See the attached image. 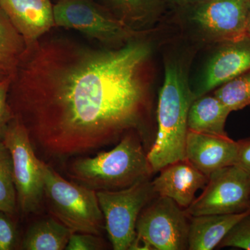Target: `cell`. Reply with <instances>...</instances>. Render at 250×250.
Wrapping results in <instances>:
<instances>
[{"instance_id": "1", "label": "cell", "mask_w": 250, "mask_h": 250, "mask_svg": "<svg viewBox=\"0 0 250 250\" xmlns=\"http://www.w3.org/2000/svg\"><path fill=\"white\" fill-rule=\"evenodd\" d=\"M146 36L118 48L43 36L11 76L8 104L34 149L54 158L146 141L152 108L153 45Z\"/></svg>"}, {"instance_id": "2", "label": "cell", "mask_w": 250, "mask_h": 250, "mask_svg": "<svg viewBox=\"0 0 250 250\" xmlns=\"http://www.w3.org/2000/svg\"><path fill=\"white\" fill-rule=\"evenodd\" d=\"M194 100L183 65L178 61H167L156 111L157 134L147 152L153 172H159L175 161L187 159L188 116Z\"/></svg>"}, {"instance_id": "3", "label": "cell", "mask_w": 250, "mask_h": 250, "mask_svg": "<svg viewBox=\"0 0 250 250\" xmlns=\"http://www.w3.org/2000/svg\"><path fill=\"white\" fill-rule=\"evenodd\" d=\"M144 143L139 133L130 131L111 150L72 160L67 173L73 182L95 191L122 190L150 179L154 172Z\"/></svg>"}, {"instance_id": "4", "label": "cell", "mask_w": 250, "mask_h": 250, "mask_svg": "<svg viewBox=\"0 0 250 250\" xmlns=\"http://www.w3.org/2000/svg\"><path fill=\"white\" fill-rule=\"evenodd\" d=\"M43 179L44 197L54 218L73 232L103 233L105 222L97 191L69 182L45 163Z\"/></svg>"}, {"instance_id": "5", "label": "cell", "mask_w": 250, "mask_h": 250, "mask_svg": "<svg viewBox=\"0 0 250 250\" xmlns=\"http://www.w3.org/2000/svg\"><path fill=\"white\" fill-rule=\"evenodd\" d=\"M54 16L55 27L80 31L110 48L122 47L147 34L126 25L95 0H57Z\"/></svg>"}, {"instance_id": "6", "label": "cell", "mask_w": 250, "mask_h": 250, "mask_svg": "<svg viewBox=\"0 0 250 250\" xmlns=\"http://www.w3.org/2000/svg\"><path fill=\"white\" fill-rule=\"evenodd\" d=\"M112 247L129 250L136 238V223L144 207L157 196L150 179L118 190L97 191Z\"/></svg>"}, {"instance_id": "7", "label": "cell", "mask_w": 250, "mask_h": 250, "mask_svg": "<svg viewBox=\"0 0 250 250\" xmlns=\"http://www.w3.org/2000/svg\"><path fill=\"white\" fill-rule=\"evenodd\" d=\"M3 142L11 152L18 205L24 215L35 213L44 197L43 161L36 156L29 134L16 118Z\"/></svg>"}, {"instance_id": "8", "label": "cell", "mask_w": 250, "mask_h": 250, "mask_svg": "<svg viewBox=\"0 0 250 250\" xmlns=\"http://www.w3.org/2000/svg\"><path fill=\"white\" fill-rule=\"evenodd\" d=\"M203 190L185 209L189 216L236 214L250 210V174L238 166L210 174Z\"/></svg>"}, {"instance_id": "9", "label": "cell", "mask_w": 250, "mask_h": 250, "mask_svg": "<svg viewBox=\"0 0 250 250\" xmlns=\"http://www.w3.org/2000/svg\"><path fill=\"white\" fill-rule=\"evenodd\" d=\"M250 0H211L181 9L206 42L221 44L246 37Z\"/></svg>"}, {"instance_id": "10", "label": "cell", "mask_w": 250, "mask_h": 250, "mask_svg": "<svg viewBox=\"0 0 250 250\" xmlns=\"http://www.w3.org/2000/svg\"><path fill=\"white\" fill-rule=\"evenodd\" d=\"M189 215L168 197L156 196L141 211L136 233L153 250H188Z\"/></svg>"}, {"instance_id": "11", "label": "cell", "mask_w": 250, "mask_h": 250, "mask_svg": "<svg viewBox=\"0 0 250 250\" xmlns=\"http://www.w3.org/2000/svg\"><path fill=\"white\" fill-rule=\"evenodd\" d=\"M207 62L197 88L195 99L205 95L250 70V38L219 44Z\"/></svg>"}, {"instance_id": "12", "label": "cell", "mask_w": 250, "mask_h": 250, "mask_svg": "<svg viewBox=\"0 0 250 250\" xmlns=\"http://www.w3.org/2000/svg\"><path fill=\"white\" fill-rule=\"evenodd\" d=\"M0 8L22 36L26 48L55 27L52 0H0Z\"/></svg>"}, {"instance_id": "13", "label": "cell", "mask_w": 250, "mask_h": 250, "mask_svg": "<svg viewBox=\"0 0 250 250\" xmlns=\"http://www.w3.org/2000/svg\"><path fill=\"white\" fill-rule=\"evenodd\" d=\"M152 181L157 196L168 197L187 209L195 200L197 190L204 189L208 177L187 159L172 163L161 169Z\"/></svg>"}, {"instance_id": "14", "label": "cell", "mask_w": 250, "mask_h": 250, "mask_svg": "<svg viewBox=\"0 0 250 250\" xmlns=\"http://www.w3.org/2000/svg\"><path fill=\"white\" fill-rule=\"evenodd\" d=\"M237 141L228 136H215L188 130L186 159L207 177L215 171L235 165Z\"/></svg>"}, {"instance_id": "15", "label": "cell", "mask_w": 250, "mask_h": 250, "mask_svg": "<svg viewBox=\"0 0 250 250\" xmlns=\"http://www.w3.org/2000/svg\"><path fill=\"white\" fill-rule=\"evenodd\" d=\"M250 211L190 216L188 250H212L217 248L231 229Z\"/></svg>"}, {"instance_id": "16", "label": "cell", "mask_w": 250, "mask_h": 250, "mask_svg": "<svg viewBox=\"0 0 250 250\" xmlns=\"http://www.w3.org/2000/svg\"><path fill=\"white\" fill-rule=\"evenodd\" d=\"M231 111L215 95L195 99L188 116V130L215 136H227L225 124Z\"/></svg>"}, {"instance_id": "17", "label": "cell", "mask_w": 250, "mask_h": 250, "mask_svg": "<svg viewBox=\"0 0 250 250\" xmlns=\"http://www.w3.org/2000/svg\"><path fill=\"white\" fill-rule=\"evenodd\" d=\"M118 19L140 31H147L164 12V0H98Z\"/></svg>"}, {"instance_id": "18", "label": "cell", "mask_w": 250, "mask_h": 250, "mask_svg": "<svg viewBox=\"0 0 250 250\" xmlns=\"http://www.w3.org/2000/svg\"><path fill=\"white\" fill-rule=\"evenodd\" d=\"M73 231L55 218L41 219L28 228L20 248L23 250H62Z\"/></svg>"}, {"instance_id": "19", "label": "cell", "mask_w": 250, "mask_h": 250, "mask_svg": "<svg viewBox=\"0 0 250 250\" xmlns=\"http://www.w3.org/2000/svg\"><path fill=\"white\" fill-rule=\"evenodd\" d=\"M25 50L24 39L0 8V68L12 75Z\"/></svg>"}, {"instance_id": "20", "label": "cell", "mask_w": 250, "mask_h": 250, "mask_svg": "<svg viewBox=\"0 0 250 250\" xmlns=\"http://www.w3.org/2000/svg\"><path fill=\"white\" fill-rule=\"evenodd\" d=\"M18 207L12 157L4 143L0 142V210L15 218Z\"/></svg>"}, {"instance_id": "21", "label": "cell", "mask_w": 250, "mask_h": 250, "mask_svg": "<svg viewBox=\"0 0 250 250\" xmlns=\"http://www.w3.org/2000/svg\"><path fill=\"white\" fill-rule=\"evenodd\" d=\"M231 112L250 105V70L218 87L214 95Z\"/></svg>"}, {"instance_id": "22", "label": "cell", "mask_w": 250, "mask_h": 250, "mask_svg": "<svg viewBox=\"0 0 250 250\" xmlns=\"http://www.w3.org/2000/svg\"><path fill=\"white\" fill-rule=\"evenodd\" d=\"M228 247L250 250V211L231 229L218 248Z\"/></svg>"}, {"instance_id": "23", "label": "cell", "mask_w": 250, "mask_h": 250, "mask_svg": "<svg viewBox=\"0 0 250 250\" xmlns=\"http://www.w3.org/2000/svg\"><path fill=\"white\" fill-rule=\"evenodd\" d=\"M19 245L14 217L0 210V250H16Z\"/></svg>"}, {"instance_id": "24", "label": "cell", "mask_w": 250, "mask_h": 250, "mask_svg": "<svg viewBox=\"0 0 250 250\" xmlns=\"http://www.w3.org/2000/svg\"><path fill=\"white\" fill-rule=\"evenodd\" d=\"M106 249V243L99 235L73 232L69 239L66 250H101Z\"/></svg>"}, {"instance_id": "25", "label": "cell", "mask_w": 250, "mask_h": 250, "mask_svg": "<svg viewBox=\"0 0 250 250\" xmlns=\"http://www.w3.org/2000/svg\"><path fill=\"white\" fill-rule=\"evenodd\" d=\"M10 82L11 77L0 82V142L4 141L10 123L14 118L8 104Z\"/></svg>"}, {"instance_id": "26", "label": "cell", "mask_w": 250, "mask_h": 250, "mask_svg": "<svg viewBox=\"0 0 250 250\" xmlns=\"http://www.w3.org/2000/svg\"><path fill=\"white\" fill-rule=\"evenodd\" d=\"M237 156L235 165L250 174V138L237 141Z\"/></svg>"}, {"instance_id": "27", "label": "cell", "mask_w": 250, "mask_h": 250, "mask_svg": "<svg viewBox=\"0 0 250 250\" xmlns=\"http://www.w3.org/2000/svg\"><path fill=\"white\" fill-rule=\"evenodd\" d=\"M211 1V0H180L176 7L178 9H185V8L190 7V6H195V5L202 4V3L207 2V1Z\"/></svg>"}, {"instance_id": "28", "label": "cell", "mask_w": 250, "mask_h": 250, "mask_svg": "<svg viewBox=\"0 0 250 250\" xmlns=\"http://www.w3.org/2000/svg\"><path fill=\"white\" fill-rule=\"evenodd\" d=\"M10 77H11V75L9 73L5 71L3 69L0 68V82L6 80V79L9 78Z\"/></svg>"}, {"instance_id": "29", "label": "cell", "mask_w": 250, "mask_h": 250, "mask_svg": "<svg viewBox=\"0 0 250 250\" xmlns=\"http://www.w3.org/2000/svg\"><path fill=\"white\" fill-rule=\"evenodd\" d=\"M246 36L250 38V9L248 16V26H247Z\"/></svg>"}, {"instance_id": "30", "label": "cell", "mask_w": 250, "mask_h": 250, "mask_svg": "<svg viewBox=\"0 0 250 250\" xmlns=\"http://www.w3.org/2000/svg\"><path fill=\"white\" fill-rule=\"evenodd\" d=\"M164 1H165L166 4L167 3V4L173 5V6H176L180 0H164Z\"/></svg>"}, {"instance_id": "31", "label": "cell", "mask_w": 250, "mask_h": 250, "mask_svg": "<svg viewBox=\"0 0 250 250\" xmlns=\"http://www.w3.org/2000/svg\"><path fill=\"white\" fill-rule=\"evenodd\" d=\"M55 1H57V0H55Z\"/></svg>"}]
</instances>
